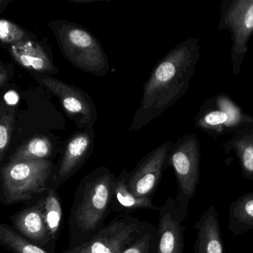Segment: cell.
Listing matches in <instances>:
<instances>
[{"instance_id": "44dd1931", "label": "cell", "mask_w": 253, "mask_h": 253, "mask_svg": "<svg viewBox=\"0 0 253 253\" xmlns=\"http://www.w3.org/2000/svg\"><path fill=\"white\" fill-rule=\"evenodd\" d=\"M0 244L12 253H53L26 239L12 226L0 224Z\"/></svg>"}, {"instance_id": "484cf974", "label": "cell", "mask_w": 253, "mask_h": 253, "mask_svg": "<svg viewBox=\"0 0 253 253\" xmlns=\"http://www.w3.org/2000/svg\"><path fill=\"white\" fill-rule=\"evenodd\" d=\"M19 101V95L17 92L14 91H9L5 93L4 96V102L2 103H5L7 106L14 107V105L17 104Z\"/></svg>"}, {"instance_id": "ba28073f", "label": "cell", "mask_w": 253, "mask_h": 253, "mask_svg": "<svg viewBox=\"0 0 253 253\" xmlns=\"http://www.w3.org/2000/svg\"><path fill=\"white\" fill-rule=\"evenodd\" d=\"M31 74L39 85L58 99L66 115L74 121L78 130L93 128L97 121V110L89 94L51 75Z\"/></svg>"}, {"instance_id": "7c38bea8", "label": "cell", "mask_w": 253, "mask_h": 253, "mask_svg": "<svg viewBox=\"0 0 253 253\" xmlns=\"http://www.w3.org/2000/svg\"><path fill=\"white\" fill-rule=\"evenodd\" d=\"M158 212L156 253H183L186 230L183 223L188 214L179 210L171 196L161 206Z\"/></svg>"}, {"instance_id": "4fadbf2b", "label": "cell", "mask_w": 253, "mask_h": 253, "mask_svg": "<svg viewBox=\"0 0 253 253\" xmlns=\"http://www.w3.org/2000/svg\"><path fill=\"white\" fill-rule=\"evenodd\" d=\"M12 227L32 242L56 253V246L51 241L45 223L42 204L38 198L28 203L10 217Z\"/></svg>"}, {"instance_id": "8992f818", "label": "cell", "mask_w": 253, "mask_h": 253, "mask_svg": "<svg viewBox=\"0 0 253 253\" xmlns=\"http://www.w3.org/2000/svg\"><path fill=\"white\" fill-rule=\"evenodd\" d=\"M154 226L131 214H120L88 242L60 253H123Z\"/></svg>"}, {"instance_id": "d6986e66", "label": "cell", "mask_w": 253, "mask_h": 253, "mask_svg": "<svg viewBox=\"0 0 253 253\" xmlns=\"http://www.w3.org/2000/svg\"><path fill=\"white\" fill-rule=\"evenodd\" d=\"M37 198L42 204L45 223L51 241L56 246L60 237L63 220L61 198L57 190L48 189V187L41 192Z\"/></svg>"}, {"instance_id": "9c48e42d", "label": "cell", "mask_w": 253, "mask_h": 253, "mask_svg": "<svg viewBox=\"0 0 253 253\" xmlns=\"http://www.w3.org/2000/svg\"><path fill=\"white\" fill-rule=\"evenodd\" d=\"M252 116L246 115L227 94H218L207 99L195 117L197 128L210 136L232 134Z\"/></svg>"}, {"instance_id": "6da1fadb", "label": "cell", "mask_w": 253, "mask_h": 253, "mask_svg": "<svg viewBox=\"0 0 253 253\" xmlns=\"http://www.w3.org/2000/svg\"><path fill=\"white\" fill-rule=\"evenodd\" d=\"M200 57L199 38H190L176 45L155 65L143 85L130 131L148 125L186 94Z\"/></svg>"}, {"instance_id": "5bb4252c", "label": "cell", "mask_w": 253, "mask_h": 253, "mask_svg": "<svg viewBox=\"0 0 253 253\" xmlns=\"http://www.w3.org/2000/svg\"><path fill=\"white\" fill-rule=\"evenodd\" d=\"M8 51L16 63L32 73L51 76L60 72L46 47L36 40L8 46Z\"/></svg>"}, {"instance_id": "2e32d148", "label": "cell", "mask_w": 253, "mask_h": 253, "mask_svg": "<svg viewBox=\"0 0 253 253\" xmlns=\"http://www.w3.org/2000/svg\"><path fill=\"white\" fill-rule=\"evenodd\" d=\"M226 154L233 152L243 177L253 181V117L238 127L222 146Z\"/></svg>"}, {"instance_id": "603a6c76", "label": "cell", "mask_w": 253, "mask_h": 253, "mask_svg": "<svg viewBox=\"0 0 253 253\" xmlns=\"http://www.w3.org/2000/svg\"><path fill=\"white\" fill-rule=\"evenodd\" d=\"M0 40L2 44L11 46L19 42L30 40H36V36L18 24H16L14 22L5 19H1Z\"/></svg>"}, {"instance_id": "ffe728a7", "label": "cell", "mask_w": 253, "mask_h": 253, "mask_svg": "<svg viewBox=\"0 0 253 253\" xmlns=\"http://www.w3.org/2000/svg\"><path fill=\"white\" fill-rule=\"evenodd\" d=\"M229 229L239 235L253 229V192L244 194L229 206Z\"/></svg>"}, {"instance_id": "d4e9b609", "label": "cell", "mask_w": 253, "mask_h": 253, "mask_svg": "<svg viewBox=\"0 0 253 253\" xmlns=\"http://www.w3.org/2000/svg\"><path fill=\"white\" fill-rule=\"evenodd\" d=\"M12 68L9 65L5 64L1 62L0 63V88H4V86L8 84L13 74Z\"/></svg>"}, {"instance_id": "30bf717a", "label": "cell", "mask_w": 253, "mask_h": 253, "mask_svg": "<svg viewBox=\"0 0 253 253\" xmlns=\"http://www.w3.org/2000/svg\"><path fill=\"white\" fill-rule=\"evenodd\" d=\"M94 147V128L78 130L72 134L57 164L53 166L47 187L57 190L63 186L84 167Z\"/></svg>"}, {"instance_id": "52a82bcc", "label": "cell", "mask_w": 253, "mask_h": 253, "mask_svg": "<svg viewBox=\"0 0 253 253\" xmlns=\"http://www.w3.org/2000/svg\"><path fill=\"white\" fill-rule=\"evenodd\" d=\"M219 31L231 33L232 75L241 72L243 62L253 35V0H223L220 6Z\"/></svg>"}, {"instance_id": "cb8c5ba5", "label": "cell", "mask_w": 253, "mask_h": 253, "mask_svg": "<svg viewBox=\"0 0 253 253\" xmlns=\"http://www.w3.org/2000/svg\"><path fill=\"white\" fill-rule=\"evenodd\" d=\"M157 238V226H154L123 253H156Z\"/></svg>"}, {"instance_id": "ac0fdd59", "label": "cell", "mask_w": 253, "mask_h": 253, "mask_svg": "<svg viewBox=\"0 0 253 253\" xmlns=\"http://www.w3.org/2000/svg\"><path fill=\"white\" fill-rule=\"evenodd\" d=\"M55 153L52 140L45 135L37 134L22 143L9 157V162L23 161H51Z\"/></svg>"}, {"instance_id": "5b68a950", "label": "cell", "mask_w": 253, "mask_h": 253, "mask_svg": "<svg viewBox=\"0 0 253 253\" xmlns=\"http://www.w3.org/2000/svg\"><path fill=\"white\" fill-rule=\"evenodd\" d=\"M201 146L196 134H187L173 143L169 152L166 169L171 167L177 183L176 204L188 214L189 204L200 183Z\"/></svg>"}, {"instance_id": "e0dca14e", "label": "cell", "mask_w": 253, "mask_h": 253, "mask_svg": "<svg viewBox=\"0 0 253 253\" xmlns=\"http://www.w3.org/2000/svg\"><path fill=\"white\" fill-rule=\"evenodd\" d=\"M129 173L126 169H124L115 177L112 195V211L120 214H131L140 210L159 211L161 206L154 204L152 198H138L128 189Z\"/></svg>"}, {"instance_id": "9a60e30c", "label": "cell", "mask_w": 253, "mask_h": 253, "mask_svg": "<svg viewBox=\"0 0 253 253\" xmlns=\"http://www.w3.org/2000/svg\"><path fill=\"white\" fill-rule=\"evenodd\" d=\"M195 253H225L224 244L214 205L210 206L195 222Z\"/></svg>"}, {"instance_id": "7a4b0ae2", "label": "cell", "mask_w": 253, "mask_h": 253, "mask_svg": "<svg viewBox=\"0 0 253 253\" xmlns=\"http://www.w3.org/2000/svg\"><path fill=\"white\" fill-rule=\"evenodd\" d=\"M115 177L107 167H100L81 179L69 217V250L88 242L104 227L112 211Z\"/></svg>"}, {"instance_id": "277c9868", "label": "cell", "mask_w": 253, "mask_h": 253, "mask_svg": "<svg viewBox=\"0 0 253 253\" xmlns=\"http://www.w3.org/2000/svg\"><path fill=\"white\" fill-rule=\"evenodd\" d=\"M52 161L9 162L1 169L0 201L5 206L28 204L47 188Z\"/></svg>"}, {"instance_id": "7402d4cb", "label": "cell", "mask_w": 253, "mask_h": 253, "mask_svg": "<svg viewBox=\"0 0 253 253\" xmlns=\"http://www.w3.org/2000/svg\"><path fill=\"white\" fill-rule=\"evenodd\" d=\"M15 122L14 107L2 103L0 105V161L2 162L11 143Z\"/></svg>"}, {"instance_id": "3957f363", "label": "cell", "mask_w": 253, "mask_h": 253, "mask_svg": "<svg viewBox=\"0 0 253 253\" xmlns=\"http://www.w3.org/2000/svg\"><path fill=\"white\" fill-rule=\"evenodd\" d=\"M48 26L62 54L75 67L100 78L109 73L107 54L98 40L86 29L65 20H51Z\"/></svg>"}, {"instance_id": "8fae6325", "label": "cell", "mask_w": 253, "mask_h": 253, "mask_svg": "<svg viewBox=\"0 0 253 253\" xmlns=\"http://www.w3.org/2000/svg\"><path fill=\"white\" fill-rule=\"evenodd\" d=\"M174 142H164L143 157L129 173L128 189L138 198H152L166 169L167 157Z\"/></svg>"}]
</instances>
